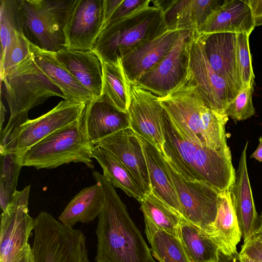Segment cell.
Instances as JSON below:
<instances>
[{
    "label": "cell",
    "mask_w": 262,
    "mask_h": 262,
    "mask_svg": "<svg viewBox=\"0 0 262 262\" xmlns=\"http://www.w3.org/2000/svg\"><path fill=\"white\" fill-rule=\"evenodd\" d=\"M92 176L104 195L96 229V262H156L115 187L98 171Z\"/></svg>",
    "instance_id": "6da1fadb"
},
{
    "label": "cell",
    "mask_w": 262,
    "mask_h": 262,
    "mask_svg": "<svg viewBox=\"0 0 262 262\" xmlns=\"http://www.w3.org/2000/svg\"><path fill=\"white\" fill-rule=\"evenodd\" d=\"M158 101L172 122L187 138L219 151L231 160L225 125L228 116L208 108L188 73L186 78Z\"/></svg>",
    "instance_id": "7a4b0ae2"
},
{
    "label": "cell",
    "mask_w": 262,
    "mask_h": 262,
    "mask_svg": "<svg viewBox=\"0 0 262 262\" xmlns=\"http://www.w3.org/2000/svg\"><path fill=\"white\" fill-rule=\"evenodd\" d=\"M163 125L162 152L184 178L206 183L220 192L231 190L235 180L232 160L185 137L165 111Z\"/></svg>",
    "instance_id": "3957f363"
},
{
    "label": "cell",
    "mask_w": 262,
    "mask_h": 262,
    "mask_svg": "<svg viewBox=\"0 0 262 262\" xmlns=\"http://www.w3.org/2000/svg\"><path fill=\"white\" fill-rule=\"evenodd\" d=\"M167 28L162 9L156 0H147L134 11L103 29L93 50L102 61L117 63Z\"/></svg>",
    "instance_id": "277c9868"
},
{
    "label": "cell",
    "mask_w": 262,
    "mask_h": 262,
    "mask_svg": "<svg viewBox=\"0 0 262 262\" xmlns=\"http://www.w3.org/2000/svg\"><path fill=\"white\" fill-rule=\"evenodd\" d=\"M76 0H19L23 34L37 48L56 53L66 48V26Z\"/></svg>",
    "instance_id": "5b68a950"
},
{
    "label": "cell",
    "mask_w": 262,
    "mask_h": 262,
    "mask_svg": "<svg viewBox=\"0 0 262 262\" xmlns=\"http://www.w3.org/2000/svg\"><path fill=\"white\" fill-rule=\"evenodd\" d=\"M93 147L85 135L82 117L33 145L20 157V162L23 166L37 169H52L71 162L83 163L93 169Z\"/></svg>",
    "instance_id": "8992f818"
},
{
    "label": "cell",
    "mask_w": 262,
    "mask_h": 262,
    "mask_svg": "<svg viewBox=\"0 0 262 262\" xmlns=\"http://www.w3.org/2000/svg\"><path fill=\"white\" fill-rule=\"evenodd\" d=\"M32 262H90L86 238L42 211L34 219Z\"/></svg>",
    "instance_id": "52a82bcc"
},
{
    "label": "cell",
    "mask_w": 262,
    "mask_h": 262,
    "mask_svg": "<svg viewBox=\"0 0 262 262\" xmlns=\"http://www.w3.org/2000/svg\"><path fill=\"white\" fill-rule=\"evenodd\" d=\"M10 118L28 113L53 96L64 99L61 90L44 73L32 55L10 68L1 80Z\"/></svg>",
    "instance_id": "ba28073f"
},
{
    "label": "cell",
    "mask_w": 262,
    "mask_h": 262,
    "mask_svg": "<svg viewBox=\"0 0 262 262\" xmlns=\"http://www.w3.org/2000/svg\"><path fill=\"white\" fill-rule=\"evenodd\" d=\"M86 104L66 100L34 119L27 120L16 130L0 154L11 152L20 158L33 145L47 136L80 119Z\"/></svg>",
    "instance_id": "9c48e42d"
},
{
    "label": "cell",
    "mask_w": 262,
    "mask_h": 262,
    "mask_svg": "<svg viewBox=\"0 0 262 262\" xmlns=\"http://www.w3.org/2000/svg\"><path fill=\"white\" fill-rule=\"evenodd\" d=\"M186 220L208 231L217 212L220 192L206 183L184 178L162 153Z\"/></svg>",
    "instance_id": "30bf717a"
},
{
    "label": "cell",
    "mask_w": 262,
    "mask_h": 262,
    "mask_svg": "<svg viewBox=\"0 0 262 262\" xmlns=\"http://www.w3.org/2000/svg\"><path fill=\"white\" fill-rule=\"evenodd\" d=\"M194 31L182 30L164 58L134 84L159 97L167 95L178 86L188 73L190 49Z\"/></svg>",
    "instance_id": "8fae6325"
},
{
    "label": "cell",
    "mask_w": 262,
    "mask_h": 262,
    "mask_svg": "<svg viewBox=\"0 0 262 262\" xmlns=\"http://www.w3.org/2000/svg\"><path fill=\"white\" fill-rule=\"evenodd\" d=\"M189 74L205 105L211 110L225 114L239 92L210 67L201 34L196 30L194 31L190 46Z\"/></svg>",
    "instance_id": "7c38bea8"
},
{
    "label": "cell",
    "mask_w": 262,
    "mask_h": 262,
    "mask_svg": "<svg viewBox=\"0 0 262 262\" xmlns=\"http://www.w3.org/2000/svg\"><path fill=\"white\" fill-rule=\"evenodd\" d=\"M30 185L16 191L1 216L0 262H13L29 246L34 219L29 214Z\"/></svg>",
    "instance_id": "4fadbf2b"
},
{
    "label": "cell",
    "mask_w": 262,
    "mask_h": 262,
    "mask_svg": "<svg viewBox=\"0 0 262 262\" xmlns=\"http://www.w3.org/2000/svg\"><path fill=\"white\" fill-rule=\"evenodd\" d=\"M130 95L127 114L130 129L162 152L164 110L158 96L134 83H130Z\"/></svg>",
    "instance_id": "5bb4252c"
},
{
    "label": "cell",
    "mask_w": 262,
    "mask_h": 262,
    "mask_svg": "<svg viewBox=\"0 0 262 262\" xmlns=\"http://www.w3.org/2000/svg\"><path fill=\"white\" fill-rule=\"evenodd\" d=\"M105 0H76L65 28L66 48L93 50L104 26Z\"/></svg>",
    "instance_id": "9a60e30c"
},
{
    "label": "cell",
    "mask_w": 262,
    "mask_h": 262,
    "mask_svg": "<svg viewBox=\"0 0 262 262\" xmlns=\"http://www.w3.org/2000/svg\"><path fill=\"white\" fill-rule=\"evenodd\" d=\"M94 146L105 149L115 156L130 172L145 195L151 191L142 147L130 128L108 136Z\"/></svg>",
    "instance_id": "2e32d148"
},
{
    "label": "cell",
    "mask_w": 262,
    "mask_h": 262,
    "mask_svg": "<svg viewBox=\"0 0 262 262\" xmlns=\"http://www.w3.org/2000/svg\"><path fill=\"white\" fill-rule=\"evenodd\" d=\"M200 34L205 54L210 67L239 92L242 89V83L237 60V33Z\"/></svg>",
    "instance_id": "e0dca14e"
},
{
    "label": "cell",
    "mask_w": 262,
    "mask_h": 262,
    "mask_svg": "<svg viewBox=\"0 0 262 262\" xmlns=\"http://www.w3.org/2000/svg\"><path fill=\"white\" fill-rule=\"evenodd\" d=\"M183 30L167 28L164 32L137 47L121 59L129 83H136L143 75L158 64L167 54Z\"/></svg>",
    "instance_id": "ac0fdd59"
},
{
    "label": "cell",
    "mask_w": 262,
    "mask_h": 262,
    "mask_svg": "<svg viewBox=\"0 0 262 262\" xmlns=\"http://www.w3.org/2000/svg\"><path fill=\"white\" fill-rule=\"evenodd\" d=\"M82 123L88 140L93 146L105 137L130 128L127 113L117 108L102 95L86 105Z\"/></svg>",
    "instance_id": "d6986e66"
},
{
    "label": "cell",
    "mask_w": 262,
    "mask_h": 262,
    "mask_svg": "<svg viewBox=\"0 0 262 262\" xmlns=\"http://www.w3.org/2000/svg\"><path fill=\"white\" fill-rule=\"evenodd\" d=\"M248 143H246L241 152L235 183L231 190L233 206L244 243L251 237L259 222L247 166Z\"/></svg>",
    "instance_id": "ffe728a7"
},
{
    "label": "cell",
    "mask_w": 262,
    "mask_h": 262,
    "mask_svg": "<svg viewBox=\"0 0 262 262\" xmlns=\"http://www.w3.org/2000/svg\"><path fill=\"white\" fill-rule=\"evenodd\" d=\"M1 62H15L29 54L19 11V0L0 1Z\"/></svg>",
    "instance_id": "44dd1931"
},
{
    "label": "cell",
    "mask_w": 262,
    "mask_h": 262,
    "mask_svg": "<svg viewBox=\"0 0 262 262\" xmlns=\"http://www.w3.org/2000/svg\"><path fill=\"white\" fill-rule=\"evenodd\" d=\"M224 2V0H156L164 12L167 28L198 32L211 13Z\"/></svg>",
    "instance_id": "7402d4cb"
},
{
    "label": "cell",
    "mask_w": 262,
    "mask_h": 262,
    "mask_svg": "<svg viewBox=\"0 0 262 262\" xmlns=\"http://www.w3.org/2000/svg\"><path fill=\"white\" fill-rule=\"evenodd\" d=\"M54 54L58 61L88 90L93 98L101 95L102 62L93 50H74L65 48Z\"/></svg>",
    "instance_id": "603a6c76"
},
{
    "label": "cell",
    "mask_w": 262,
    "mask_h": 262,
    "mask_svg": "<svg viewBox=\"0 0 262 262\" xmlns=\"http://www.w3.org/2000/svg\"><path fill=\"white\" fill-rule=\"evenodd\" d=\"M254 28V19L246 0H224L209 15L199 32L251 34Z\"/></svg>",
    "instance_id": "cb8c5ba5"
},
{
    "label": "cell",
    "mask_w": 262,
    "mask_h": 262,
    "mask_svg": "<svg viewBox=\"0 0 262 262\" xmlns=\"http://www.w3.org/2000/svg\"><path fill=\"white\" fill-rule=\"evenodd\" d=\"M29 45L34 61L61 90L63 100L86 104L90 102L93 98L91 93L58 61L54 53L40 49L29 42Z\"/></svg>",
    "instance_id": "d4e9b609"
},
{
    "label": "cell",
    "mask_w": 262,
    "mask_h": 262,
    "mask_svg": "<svg viewBox=\"0 0 262 262\" xmlns=\"http://www.w3.org/2000/svg\"><path fill=\"white\" fill-rule=\"evenodd\" d=\"M207 231L220 253L227 256L238 253L236 247L241 239L242 234L234 212L231 191L220 193L217 215Z\"/></svg>",
    "instance_id": "484cf974"
},
{
    "label": "cell",
    "mask_w": 262,
    "mask_h": 262,
    "mask_svg": "<svg viewBox=\"0 0 262 262\" xmlns=\"http://www.w3.org/2000/svg\"><path fill=\"white\" fill-rule=\"evenodd\" d=\"M137 136L145 156L151 191L183 217L179 201L162 152L143 138Z\"/></svg>",
    "instance_id": "4316f807"
},
{
    "label": "cell",
    "mask_w": 262,
    "mask_h": 262,
    "mask_svg": "<svg viewBox=\"0 0 262 262\" xmlns=\"http://www.w3.org/2000/svg\"><path fill=\"white\" fill-rule=\"evenodd\" d=\"M103 204V192L100 184L96 182L77 193L66 206L58 220L67 227L74 228L78 223L94 220L101 212Z\"/></svg>",
    "instance_id": "83f0119b"
},
{
    "label": "cell",
    "mask_w": 262,
    "mask_h": 262,
    "mask_svg": "<svg viewBox=\"0 0 262 262\" xmlns=\"http://www.w3.org/2000/svg\"><path fill=\"white\" fill-rule=\"evenodd\" d=\"M178 237L192 262H216L219 249L207 231L184 218L178 229Z\"/></svg>",
    "instance_id": "f1b7e54d"
},
{
    "label": "cell",
    "mask_w": 262,
    "mask_h": 262,
    "mask_svg": "<svg viewBox=\"0 0 262 262\" xmlns=\"http://www.w3.org/2000/svg\"><path fill=\"white\" fill-rule=\"evenodd\" d=\"M103 169V176L115 187L119 188L128 196L140 202L145 194L133 177L112 153L102 148L94 146L91 154Z\"/></svg>",
    "instance_id": "f546056e"
},
{
    "label": "cell",
    "mask_w": 262,
    "mask_h": 262,
    "mask_svg": "<svg viewBox=\"0 0 262 262\" xmlns=\"http://www.w3.org/2000/svg\"><path fill=\"white\" fill-rule=\"evenodd\" d=\"M144 217L150 251L158 262H192L178 236L159 228L146 216Z\"/></svg>",
    "instance_id": "4dcf8cb0"
},
{
    "label": "cell",
    "mask_w": 262,
    "mask_h": 262,
    "mask_svg": "<svg viewBox=\"0 0 262 262\" xmlns=\"http://www.w3.org/2000/svg\"><path fill=\"white\" fill-rule=\"evenodd\" d=\"M101 62V95L117 108L127 113L130 101V83L125 75L121 59L115 63Z\"/></svg>",
    "instance_id": "1f68e13d"
},
{
    "label": "cell",
    "mask_w": 262,
    "mask_h": 262,
    "mask_svg": "<svg viewBox=\"0 0 262 262\" xmlns=\"http://www.w3.org/2000/svg\"><path fill=\"white\" fill-rule=\"evenodd\" d=\"M139 203L144 216L159 228L178 237L179 226L183 217L151 191L146 194Z\"/></svg>",
    "instance_id": "d6a6232c"
},
{
    "label": "cell",
    "mask_w": 262,
    "mask_h": 262,
    "mask_svg": "<svg viewBox=\"0 0 262 262\" xmlns=\"http://www.w3.org/2000/svg\"><path fill=\"white\" fill-rule=\"evenodd\" d=\"M0 207L5 211L17 191L16 187L23 167L20 158L11 152L0 154Z\"/></svg>",
    "instance_id": "836d02e7"
},
{
    "label": "cell",
    "mask_w": 262,
    "mask_h": 262,
    "mask_svg": "<svg viewBox=\"0 0 262 262\" xmlns=\"http://www.w3.org/2000/svg\"><path fill=\"white\" fill-rule=\"evenodd\" d=\"M250 35L246 33H237V60L242 89L254 85V74L249 46Z\"/></svg>",
    "instance_id": "e575fe53"
},
{
    "label": "cell",
    "mask_w": 262,
    "mask_h": 262,
    "mask_svg": "<svg viewBox=\"0 0 262 262\" xmlns=\"http://www.w3.org/2000/svg\"><path fill=\"white\" fill-rule=\"evenodd\" d=\"M254 86L242 89L225 111L228 117L234 121L246 120L255 114L252 102Z\"/></svg>",
    "instance_id": "d590c367"
},
{
    "label": "cell",
    "mask_w": 262,
    "mask_h": 262,
    "mask_svg": "<svg viewBox=\"0 0 262 262\" xmlns=\"http://www.w3.org/2000/svg\"><path fill=\"white\" fill-rule=\"evenodd\" d=\"M147 1V0H122L104 29L109 25L134 11L145 4Z\"/></svg>",
    "instance_id": "8d00e7d4"
},
{
    "label": "cell",
    "mask_w": 262,
    "mask_h": 262,
    "mask_svg": "<svg viewBox=\"0 0 262 262\" xmlns=\"http://www.w3.org/2000/svg\"><path fill=\"white\" fill-rule=\"evenodd\" d=\"M239 253L254 260L262 262V243L250 238L243 243Z\"/></svg>",
    "instance_id": "74e56055"
},
{
    "label": "cell",
    "mask_w": 262,
    "mask_h": 262,
    "mask_svg": "<svg viewBox=\"0 0 262 262\" xmlns=\"http://www.w3.org/2000/svg\"><path fill=\"white\" fill-rule=\"evenodd\" d=\"M254 21L255 27L262 25V0H246Z\"/></svg>",
    "instance_id": "f35d334b"
},
{
    "label": "cell",
    "mask_w": 262,
    "mask_h": 262,
    "mask_svg": "<svg viewBox=\"0 0 262 262\" xmlns=\"http://www.w3.org/2000/svg\"><path fill=\"white\" fill-rule=\"evenodd\" d=\"M121 1L122 0H105L104 28Z\"/></svg>",
    "instance_id": "ab89813d"
},
{
    "label": "cell",
    "mask_w": 262,
    "mask_h": 262,
    "mask_svg": "<svg viewBox=\"0 0 262 262\" xmlns=\"http://www.w3.org/2000/svg\"><path fill=\"white\" fill-rule=\"evenodd\" d=\"M13 262H32V248L30 244Z\"/></svg>",
    "instance_id": "60d3db41"
},
{
    "label": "cell",
    "mask_w": 262,
    "mask_h": 262,
    "mask_svg": "<svg viewBox=\"0 0 262 262\" xmlns=\"http://www.w3.org/2000/svg\"><path fill=\"white\" fill-rule=\"evenodd\" d=\"M250 238L262 243V211L260 215H259V222L257 228Z\"/></svg>",
    "instance_id": "b9f144b4"
},
{
    "label": "cell",
    "mask_w": 262,
    "mask_h": 262,
    "mask_svg": "<svg viewBox=\"0 0 262 262\" xmlns=\"http://www.w3.org/2000/svg\"><path fill=\"white\" fill-rule=\"evenodd\" d=\"M216 262H241L239 258V253L232 256H227L220 252Z\"/></svg>",
    "instance_id": "7bdbcfd3"
},
{
    "label": "cell",
    "mask_w": 262,
    "mask_h": 262,
    "mask_svg": "<svg viewBox=\"0 0 262 262\" xmlns=\"http://www.w3.org/2000/svg\"><path fill=\"white\" fill-rule=\"evenodd\" d=\"M259 143L256 150L252 154L250 157L262 162V136L259 138Z\"/></svg>",
    "instance_id": "ee69618b"
},
{
    "label": "cell",
    "mask_w": 262,
    "mask_h": 262,
    "mask_svg": "<svg viewBox=\"0 0 262 262\" xmlns=\"http://www.w3.org/2000/svg\"><path fill=\"white\" fill-rule=\"evenodd\" d=\"M6 112V110L3 105L2 101H1V131L3 129V125L5 121V115Z\"/></svg>",
    "instance_id": "f6af8a7d"
},
{
    "label": "cell",
    "mask_w": 262,
    "mask_h": 262,
    "mask_svg": "<svg viewBox=\"0 0 262 262\" xmlns=\"http://www.w3.org/2000/svg\"><path fill=\"white\" fill-rule=\"evenodd\" d=\"M239 258L241 262H259L250 258L245 254H240L239 253Z\"/></svg>",
    "instance_id": "bcb514c9"
}]
</instances>
